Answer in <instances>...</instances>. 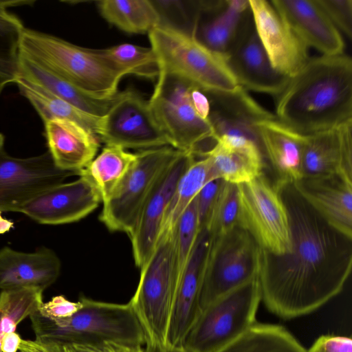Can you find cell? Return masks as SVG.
Listing matches in <instances>:
<instances>
[{
    "label": "cell",
    "instance_id": "6da1fadb",
    "mask_svg": "<svg viewBox=\"0 0 352 352\" xmlns=\"http://www.w3.org/2000/svg\"><path fill=\"white\" fill-rule=\"evenodd\" d=\"M287 209L292 250L261 249V300L274 314L291 319L310 314L339 294L352 269V239L330 226L292 184L279 189Z\"/></svg>",
    "mask_w": 352,
    "mask_h": 352
},
{
    "label": "cell",
    "instance_id": "7a4b0ae2",
    "mask_svg": "<svg viewBox=\"0 0 352 352\" xmlns=\"http://www.w3.org/2000/svg\"><path fill=\"white\" fill-rule=\"evenodd\" d=\"M276 117L308 135L352 120V60L344 53L310 57L276 98Z\"/></svg>",
    "mask_w": 352,
    "mask_h": 352
},
{
    "label": "cell",
    "instance_id": "3957f363",
    "mask_svg": "<svg viewBox=\"0 0 352 352\" xmlns=\"http://www.w3.org/2000/svg\"><path fill=\"white\" fill-rule=\"evenodd\" d=\"M148 39L159 64L157 78L172 76L205 94L241 87L225 56L208 48L194 34L162 22L149 32Z\"/></svg>",
    "mask_w": 352,
    "mask_h": 352
},
{
    "label": "cell",
    "instance_id": "277c9868",
    "mask_svg": "<svg viewBox=\"0 0 352 352\" xmlns=\"http://www.w3.org/2000/svg\"><path fill=\"white\" fill-rule=\"evenodd\" d=\"M82 307L72 316L50 320L37 311L30 318L36 340L43 342L94 343L117 342L142 346L143 329L129 303L78 299Z\"/></svg>",
    "mask_w": 352,
    "mask_h": 352
},
{
    "label": "cell",
    "instance_id": "5b68a950",
    "mask_svg": "<svg viewBox=\"0 0 352 352\" xmlns=\"http://www.w3.org/2000/svg\"><path fill=\"white\" fill-rule=\"evenodd\" d=\"M20 55L98 98L116 96L125 76L102 58L97 50L76 45L57 36L25 28Z\"/></svg>",
    "mask_w": 352,
    "mask_h": 352
},
{
    "label": "cell",
    "instance_id": "8992f818",
    "mask_svg": "<svg viewBox=\"0 0 352 352\" xmlns=\"http://www.w3.org/2000/svg\"><path fill=\"white\" fill-rule=\"evenodd\" d=\"M140 270L138 285L129 303L143 329L146 344L167 347L177 284L174 230L159 234L152 253Z\"/></svg>",
    "mask_w": 352,
    "mask_h": 352
},
{
    "label": "cell",
    "instance_id": "52a82bcc",
    "mask_svg": "<svg viewBox=\"0 0 352 352\" xmlns=\"http://www.w3.org/2000/svg\"><path fill=\"white\" fill-rule=\"evenodd\" d=\"M261 291L258 278L218 298L202 309L187 333V352H218L256 322Z\"/></svg>",
    "mask_w": 352,
    "mask_h": 352
},
{
    "label": "cell",
    "instance_id": "ba28073f",
    "mask_svg": "<svg viewBox=\"0 0 352 352\" xmlns=\"http://www.w3.org/2000/svg\"><path fill=\"white\" fill-rule=\"evenodd\" d=\"M261 252L249 232L239 226L212 237L204 268L200 311L218 298L258 278Z\"/></svg>",
    "mask_w": 352,
    "mask_h": 352
},
{
    "label": "cell",
    "instance_id": "9c48e42d",
    "mask_svg": "<svg viewBox=\"0 0 352 352\" xmlns=\"http://www.w3.org/2000/svg\"><path fill=\"white\" fill-rule=\"evenodd\" d=\"M192 87L172 76L159 78L148 102L170 146L199 157L204 152L202 145L215 143L214 131L210 121L201 119L192 107Z\"/></svg>",
    "mask_w": 352,
    "mask_h": 352
},
{
    "label": "cell",
    "instance_id": "30bf717a",
    "mask_svg": "<svg viewBox=\"0 0 352 352\" xmlns=\"http://www.w3.org/2000/svg\"><path fill=\"white\" fill-rule=\"evenodd\" d=\"M239 227L264 251L283 255L292 250L289 214L280 190L264 174L238 185Z\"/></svg>",
    "mask_w": 352,
    "mask_h": 352
},
{
    "label": "cell",
    "instance_id": "8fae6325",
    "mask_svg": "<svg viewBox=\"0 0 352 352\" xmlns=\"http://www.w3.org/2000/svg\"><path fill=\"white\" fill-rule=\"evenodd\" d=\"M181 152L166 146L137 153L136 162L122 184L102 203L100 219L109 230L130 234L157 180Z\"/></svg>",
    "mask_w": 352,
    "mask_h": 352
},
{
    "label": "cell",
    "instance_id": "7c38bea8",
    "mask_svg": "<svg viewBox=\"0 0 352 352\" xmlns=\"http://www.w3.org/2000/svg\"><path fill=\"white\" fill-rule=\"evenodd\" d=\"M106 145L141 151L169 146L148 100L132 89L119 91L98 136Z\"/></svg>",
    "mask_w": 352,
    "mask_h": 352
},
{
    "label": "cell",
    "instance_id": "4fadbf2b",
    "mask_svg": "<svg viewBox=\"0 0 352 352\" xmlns=\"http://www.w3.org/2000/svg\"><path fill=\"white\" fill-rule=\"evenodd\" d=\"M73 175L58 169L48 151L16 158L0 151V210L19 212L27 202Z\"/></svg>",
    "mask_w": 352,
    "mask_h": 352
},
{
    "label": "cell",
    "instance_id": "5bb4252c",
    "mask_svg": "<svg viewBox=\"0 0 352 352\" xmlns=\"http://www.w3.org/2000/svg\"><path fill=\"white\" fill-rule=\"evenodd\" d=\"M225 57L239 85L246 91L277 98L290 78L272 65L256 32L250 8Z\"/></svg>",
    "mask_w": 352,
    "mask_h": 352
},
{
    "label": "cell",
    "instance_id": "9a60e30c",
    "mask_svg": "<svg viewBox=\"0 0 352 352\" xmlns=\"http://www.w3.org/2000/svg\"><path fill=\"white\" fill-rule=\"evenodd\" d=\"M257 35L273 67L292 78L310 58L309 47L266 0H249Z\"/></svg>",
    "mask_w": 352,
    "mask_h": 352
},
{
    "label": "cell",
    "instance_id": "2e32d148",
    "mask_svg": "<svg viewBox=\"0 0 352 352\" xmlns=\"http://www.w3.org/2000/svg\"><path fill=\"white\" fill-rule=\"evenodd\" d=\"M43 191L19 210L41 224L58 225L78 221L92 212L101 202L94 184L84 175Z\"/></svg>",
    "mask_w": 352,
    "mask_h": 352
},
{
    "label": "cell",
    "instance_id": "e0dca14e",
    "mask_svg": "<svg viewBox=\"0 0 352 352\" xmlns=\"http://www.w3.org/2000/svg\"><path fill=\"white\" fill-rule=\"evenodd\" d=\"M195 157L180 153L160 176L138 214L129 236L135 263L140 269L153 250L177 182Z\"/></svg>",
    "mask_w": 352,
    "mask_h": 352
},
{
    "label": "cell",
    "instance_id": "ac0fdd59",
    "mask_svg": "<svg viewBox=\"0 0 352 352\" xmlns=\"http://www.w3.org/2000/svg\"><path fill=\"white\" fill-rule=\"evenodd\" d=\"M212 239L206 229L199 231L178 280L167 333L168 347L182 348L184 340L200 312V293Z\"/></svg>",
    "mask_w": 352,
    "mask_h": 352
},
{
    "label": "cell",
    "instance_id": "d6986e66",
    "mask_svg": "<svg viewBox=\"0 0 352 352\" xmlns=\"http://www.w3.org/2000/svg\"><path fill=\"white\" fill-rule=\"evenodd\" d=\"M333 175L352 181V120L303 135L301 179Z\"/></svg>",
    "mask_w": 352,
    "mask_h": 352
},
{
    "label": "cell",
    "instance_id": "ffe728a7",
    "mask_svg": "<svg viewBox=\"0 0 352 352\" xmlns=\"http://www.w3.org/2000/svg\"><path fill=\"white\" fill-rule=\"evenodd\" d=\"M206 95L210 104L209 120L214 140L222 136L244 138L255 142L261 149L257 124L275 115L258 104L241 87L232 92Z\"/></svg>",
    "mask_w": 352,
    "mask_h": 352
},
{
    "label": "cell",
    "instance_id": "44dd1931",
    "mask_svg": "<svg viewBox=\"0 0 352 352\" xmlns=\"http://www.w3.org/2000/svg\"><path fill=\"white\" fill-rule=\"evenodd\" d=\"M274 7L309 47L322 55L344 53V42L318 0H272Z\"/></svg>",
    "mask_w": 352,
    "mask_h": 352
},
{
    "label": "cell",
    "instance_id": "7402d4cb",
    "mask_svg": "<svg viewBox=\"0 0 352 352\" xmlns=\"http://www.w3.org/2000/svg\"><path fill=\"white\" fill-rule=\"evenodd\" d=\"M292 185L330 226L352 239V181L333 175Z\"/></svg>",
    "mask_w": 352,
    "mask_h": 352
},
{
    "label": "cell",
    "instance_id": "603a6c76",
    "mask_svg": "<svg viewBox=\"0 0 352 352\" xmlns=\"http://www.w3.org/2000/svg\"><path fill=\"white\" fill-rule=\"evenodd\" d=\"M261 147L265 159L276 176L279 190L300 180L303 134L277 119L276 116L257 124Z\"/></svg>",
    "mask_w": 352,
    "mask_h": 352
},
{
    "label": "cell",
    "instance_id": "cb8c5ba5",
    "mask_svg": "<svg viewBox=\"0 0 352 352\" xmlns=\"http://www.w3.org/2000/svg\"><path fill=\"white\" fill-rule=\"evenodd\" d=\"M60 261L52 250L42 247L32 253L0 250V289L34 287L44 291L59 276Z\"/></svg>",
    "mask_w": 352,
    "mask_h": 352
},
{
    "label": "cell",
    "instance_id": "d4e9b609",
    "mask_svg": "<svg viewBox=\"0 0 352 352\" xmlns=\"http://www.w3.org/2000/svg\"><path fill=\"white\" fill-rule=\"evenodd\" d=\"M44 124L48 152L58 169L78 175L96 157L99 139L83 126L58 118Z\"/></svg>",
    "mask_w": 352,
    "mask_h": 352
},
{
    "label": "cell",
    "instance_id": "484cf974",
    "mask_svg": "<svg viewBox=\"0 0 352 352\" xmlns=\"http://www.w3.org/2000/svg\"><path fill=\"white\" fill-rule=\"evenodd\" d=\"M201 156L209 158L216 179L236 185L262 175L267 164L257 144L239 138L219 137Z\"/></svg>",
    "mask_w": 352,
    "mask_h": 352
},
{
    "label": "cell",
    "instance_id": "4316f807",
    "mask_svg": "<svg viewBox=\"0 0 352 352\" xmlns=\"http://www.w3.org/2000/svg\"><path fill=\"white\" fill-rule=\"evenodd\" d=\"M19 67L20 77L41 87L78 109L98 117H104L107 113L119 93L110 98L94 97L21 55L19 56Z\"/></svg>",
    "mask_w": 352,
    "mask_h": 352
},
{
    "label": "cell",
    "instance_id": "83f0119b",
    "mask_svg": "<svg viewBox=\"0 0 352 352\" xmlns=\"http://www.w3.org/2000/svg\"><path fill=\"white\" fill-rule=\"evenodd\" d=\"M15 84L44 123L55 118L69 120L83 126L97 137L100 134L104 117L88 113L22 77L19 76Z\"/></svg>",
    "mask_w": 352,
    "mask_h": 352
},
{
    "label": "cell",
    "instance_id": "f1b7e54d",
    "mask_svg": "<svg viewBox=\"0 0 352 352\" xmlns=\"http://www.w3.org/2000/svg\"><path fill=\"white\" fill-rule=\"evenodd\" d=\"M249 9V0H226L223 8L199 21L195 37L210 50L225 56Z\"/></svg>",
    "mask_w": 352,
    "mask_h": 352
},
{
    "label": "cell",
    "instance_id": "f546056e",
    "mask_svg": "<svg viewBox=\"0 0 352 352\" xmlns=\"http://www.w3.org/2000/svg\"><path fill=\"white\" fill-rule=\"evenodd\" d=\"M136 160L137 153L129 152L120 146L106 145L78 175L90 179L104 203L122 184Z\"/></svg>",
    "mask_w": 352,
    "mask_h": 352
},
{
    "label": "cell",
    "instance_id": "4dcf8cb0",
    "mask_svg": "<svg viewBox=\"0 0 352 352\" xmlns=\"http://www.w3.org/2000/svg\"><path fill=\"white\" fill-rule=\"evenodd\" d=\"M101 16L130 34L149 33L162 23L157 8L148 0H102L96 2Z\"/></svg>",
    "mask_w": 352,
    "mask_h": 352
},
{
    "label": "cell",
    "instance_id": "1f68e13d",
    "mask_svg": "<svg viewBox=\"0 0 352 352\" xmlns=\"http://www.w3.org/2000/svg\"><path fill=\"white\" fill-rule=\"evenodd\" d=\"M215 179L209 158L207 156L195 157L177 182L166 208L160 234L173 230L179 217L202 187Z\"/></svg>",
    "mask_w": 352,
    "mask_h": 352
},
{
    "label": "cell",
    "instance_id": "d6a6232c",
    "mask_svg": "<svg viewBox=\"0 0 352 352\" xmlns=\"http://www.w3.org/2000/svg\"><path fill=\"white\" fill-rule=\"evenodd\" d=\"M218 352H307L283 327L256 322Z\"/></svg>",
    "mask_w": 352,
    "mask_h": 352
},
{
    "label": "cell",
    "instance_id": "836d02e7",
    "mask_svg": "<svg viewBox=\"0 0 352 352\" xmlns=\"http://www.w3.org/2000/svg\"><path fill=\"white\" fill-rule=\"evenodd\" d=\"M97 51L125 76L132 74L151 80L159 76L158 61L151 47L122 43Z\"/></svg>",
    "mask_w": 352,
    "mask_h": 352
},
{
    "label": "cell",
    "instance_id": "e575fe53",
    "mask_svg": "<svg viewBox=\"0 0 352 352\" xmlns=\"http://www.w3.org/2000/svg\"><path fill=\"white\" fill-rule=\"evenodd\" d=\"M43 291L34 287L1 290L0 293V352L3 338L18 324L38 311Z\"/></svg>",
    "mask_w": 352,
    "mask_h": 352
},
{
    "label": "cell",
    "instance_id": "d590c367",
    "mask_svg": "<svg viewBox=\"0 0 352 352\" xmlns=\"http://www.w3.org/2000/svg\"><path fill=\"white\" fill-rule=\"evenodd\" d=\"M239 214L238 185L223 181L204 229L212 237L223 235L239 227Z\"/></svg>",
    "mask_w": 352,
    "mask_h": 352
},
{
    "label": "cell",
    "instance_id": "8d00e7d4",
    "mask_svg": "<svg viewBox=\"0 0 352 352\" xmlns=\"http://www.w3.org/2000/svg\"><path fill=\"white\" fill-rule=\"evenodd\" d=\"M34 3L30 0H0V58L19 59L21 41L25 28L22 21L8 9Z\"/></svg>",
    "mask_w": 352,
    "mask_h": 352
},
{
    "label": "cell",
    "instance_id": "74e56055",
    "mask_svg": "<svg viewBox=\"0 0 352 352\" xmlns=\"http://www.w3.org/2000/svg\"><path fill=\"white\" fill-rule=\"evenodd\" d=\"M199 232L195 197L181 214L174 228L175 263L177 282L188 262Z\"/></svg>",
    "mask_w": 352,
    "mask_h": 352
},
{
    "label": "cell",
    "instance_id": "f35d334b",
    "mask_svg": "<svg viewBox=\"0 0 352 352\" xmlns=\"http://www.w3.org/2000/svg\"><path fill=\"white\" fill-rule=\"evenodd\" d=\"M336 28L349 39L352 36V0H318Z\"/></svg>",
    "mask_w": 352,
    "mask_h": 352
},
{
    "label": "cell",
    "instance_id": "ab89813d",
    "mask_svg": "<svg viewBox=\"0 0 352 352\" xmlns=\"http://www.w3.org/2000/svg\"><path fill=\"white\" fill-rule=\"evenodd\" d=\"M52 343L56 352H144L142 346L117 342Z\"/></svg>",
    "mask_w": 352,
    "mask_h": 352
},
{
    "label": "cell",
    "instance_id": "60d3db41",
    "mask_svg": "<svg viewBox=\"0 0 352 352\" xmlns=\"http://www.w3.org/2000/svg\"><path fill=\"white\" fill-rule=\"evenodd\" d=\"M223 182L221 179H212L206 183L196 196L197 212L199 231L204 229L219 191Z\"/></svg>",
    "mask_w": 352,
    "mask_h": 352
},
{
    "label": "cell",
    "instance_id": "b9f144b4",
    "mask_svg": "<svg viewBox=\"0 0 352 352\" xmlns=\"http://www.w3.org/2000/svg\"><path fill=\"white\" fill-rule=\"evenodd\" d=\"M82 307L78 300L72 302L63 295L54 296L50 301L43 302L38 312L43 316L50 320L67 318L72 316Z\"/></svg>",
    "mask_w": 352,
    "mask_h": 352
},
{
    "label": "cell",
    "instance_id": "7bdbcfd3",
    "mask_svg": "<svg viewBox=\"0 0 352 352\" xmlns=\"http://www.w3.org/2000/svg\"><path fill=\"white\" fill-rule=\"evenodd\" d=\"M307 352H352V340L343 336L324 335Z\"/></svg>",
    "mask_w": 352,
    "mask_h": 352
},
{
    "label": "cell",
    "instance_id": "ee69618b",
    "mask_svg": "<svg viewBox=\"0 0 352 352\" xmlns=\"http://www.w3.org/2000/svg\"><path fill=\"white\" fill-rule=\"evenodd\" d=\"M19 77V60L0 58V95L4 88Z\"/></svg>",
    "mask_w": 352,
    "mask_h": 352
},
{
    "label": "cell",
    "instance_id": "f6af8a7d",
    "mask_svg": "<svg viewBox=\"0 0 352 352\" xmlns=\"http://www.w3.org/2000/svg\"><path fill=\"white\" fill-rule=\"evenodd\" d=\"M190 100L197 115L201 119L210 121V104L208 96L200 89L192 87L190 90Z\"/></svg>",
    "mask_w": 352,
    "mask_h": 352
},
{
    "label": "cell",
    "instance_id": "bcb514c9",
    "mask_svg": "<svg viewBox=\"0 0 352 352\" xmlns=\"http://www.w3.org/2000/svg\"><path fill=\"white\" fill-rule=\"evenodd\" d=\"M20 352H56L50 342H43L34 340H23L20 344Z\"/></svg>",
    "mask_w": 352,
    "mask_h": 352
},
{
    "label": "cell",
    "instance_id": "7dc6e473",
    "mask_svg": "<svg viewBox=\"0 0 352 352\" xmlns=\"http://www.w3.org/2000/svg\"><path fill=\"white\" fill-rule=\"evenodd\" d=\"M21 340V338L16 331L8 333L1 342L2 352H16L19 351Z\"/></svg>",
    "mask_w": 352,
    "mask_h": 352
},
{
    "label": "cell",
    "instance_id": "c3c4849f",
    "mask_svg": "<svg viewBox=\"0 0 352 352\" xmlns=\"http://www.w3.org/2000/svg\"><path fill=\"white\" fill-rule=\"evenodd\" d=\"M144 352H187L183 348L160 347L155 345L146 344Z\"/></svg>",
    "mask_w": 352,
    "mask_h": 352
},
{
    "label": "cell",
    "instance_id": "681fc988",
    "mask_svg": "<svg viewBox=\"0 0 352 352\" xmlns=\"http://www.w3.org/2000/svg\"><path fill=\"white\" fill-rule=\"evenodd\" d=\"M1 212L0 210V234L8 232L13 227L14 224L12 221L3 218Z\"/></svg>",
    "mask_w": 352,
    "mask_h": 352
},
{
    "label": "cell",
    "instance_id": "f907efd6",
    "mask_svg": "<svg viewBox=\"0 0 352 352\" xmlns=\"http://www.w3.org/2000/svg\"><path fill=\"white\" fill-rule=\"evenodd\" d=\"M4 141H5L4 135L1 133H0V151L3 149Z\"/></svg>",
    "mask_w": 352,
    "mask_h": 352
}]
</instances>
